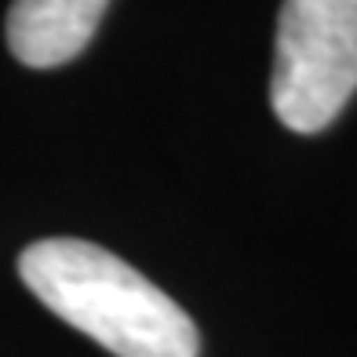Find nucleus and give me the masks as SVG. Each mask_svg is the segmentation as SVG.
<instances>
[{"mask_svg": "<svg viewBox=\"0 0 357 357\" xmlns=\"http://www.w3.org/2000/svg\"><path fill=\"white\" fill-rule=\"evenodd\" d=\"M109 0H11L8 11V47L22 66L52 70L77 59Z\"/></svg>", "mask_w": 357, "mask_h": 357, "instance_id": "3", "label": "nucleus"}, {"mask_svg": "<svg viewBox=\"0 0 357 357\" xmlns=\"http://www.w3.org/2000/svg\"><path fill=\"white\" fill-rule=\"evenodd\" d=\"M19 278L33 296L113 357H197L190 314L150 278L91 241L44 237L19 255Z\"/></svg>", "mask_w": 357, "mask_h": 357, "instance_id": "1", "label": "nucleus"}, {"mask_svg": "<svg viewBox=\"0 0 357 357\" xmlns=\"http://www.w3.org/2000/svg\"><path fill=\"white\" fill-rule=\"evenodd\" d=\"M357 91V0H284L270 106L291 132L328 128Z\"/></svg>", "mask_w": 357, "mask_h": 357, "instance_id": "2", "label": "nucleus"}]
</instances>
